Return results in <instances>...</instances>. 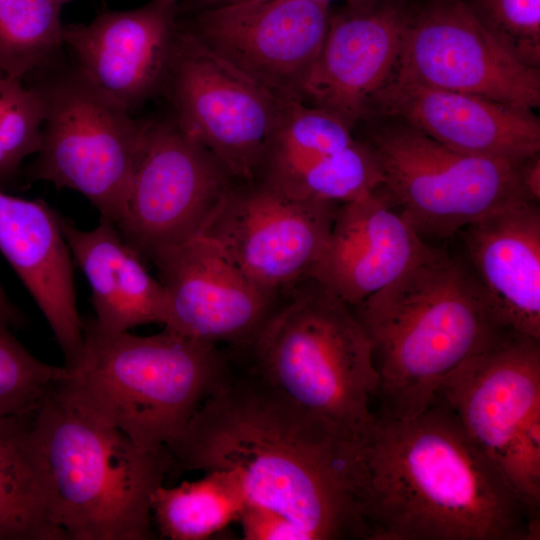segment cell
I'll use <instances>...</instances> for the list:
<instances>
[{
    "mask_svg": "<svg viewBox=\"0 0 540 540\" xmlns=\"http://www.w3.org/2000/svg\"><path fill=\"white\" fill-rule=\"evenodd\" d=\"M363 444L255 377L210 396L170 449L184 470H235L247 501L286 516L307 540L370 539Z\"/></svg>",
    "mask_w": 540,
    "mask_h": 540,
    "instance_id": "cell-1",
    "label": "cell"
},
{
    "mask_svg": "<svg viewBox=\"0 0 540 540\" xmlns=\"http://www.w3.org/2000/svg\"><path fill=\"white\" fill-rule=\"evenodd\" d=\"M370 540H538L540 520L437 399L363 444Z\"/></svg>",
    "mask_w": 540,
    "mask_h": 540,
    "instance_id": "cell-2",
    "label": "cell"
},
{
    "mask_svg": "<svg viewBox=\"0 0 540 540\" xmlns=\"http://www.w3.org/2000/svg\"><path fill=\"white\" fill-rule=\"evenodd\" d=\"M351 308L372 342L375 416L382 420L425 410L464 361L509 333L492 318L471 269L430 246L400 277Z\"/></svg>",
    "mask_w": 540,
    "mask_h": 540,
    "instance_id": "cell-3",
    "label": "cell"
},
{
    "mask_svg": "<svg viewBox=\"0 0 540 540\" xmlns=\"http://www.w3.org/2000/svg\"><path fill=\"white\" fill-rule=\"evenodd\" d=\"M57 384L30 418L54 523L66 540L152 539L151 498L173 469L172 453L140 447Z\"/></svg>",
    "mask_w": 540,
    "mask_h": 540,
    "instance_id": "cell-4",
    "label": "cell"
},
{
    "mask_svg": "<svg viewBox=\"0 0 540 540\" xmlns=\"http://www.w3.org/2000/svg\"><path fill=\"white\" fill-rule=\"evenodd\" d=\"M59 390L144 449L169 450L229 380L216 345L168 329L151 336L84 322L83 344Z\"/></svg>",
    "mask_w": 540,
    "mask_h": 540,
    "instance_id": "cell-5",
    "label": "cell"
},
{
    "mask_svg": "<svg viewBox=\"0 0 540 540\" xmlns=\"http://www.w3.org/2000/svg\"><path fill=\"white\" fill-rule=\"evenodd\" d=\"M286 293L250 344L254 377L363 444L376 420L378 387L368 333L348 304L311 278Z\"/></svg>",
    "mask_w": 540,
    "mask_h": 540,
    "instance_id": "cell-6",
    "label": "cell"
},
{
    "mask_svg": "<svg viewBox=\"0 0 540 540\" xmlns=\"http://www.w3.org/2000/svg\"><path fill=\"white\" fill-rule=\"evenodd\" d=\"M438 396L540 520V339L503 334L464 361Z\"/></svg>",
    "mask_w": 540,
    "mask_h": 540,
    "instance_id": "cell-7",
    "label": "cell"
},
{
    "mask_svg": "<svg viewBox=\"0 0 540 540\" xmlns=\"http://www.w3.org/2000/svg\"><path fill=\"white\" fill-rule=\"evenodd\" d=\"M365 143L379 164L381 189L420 235L446 238L529 200L521 182L524 161L461 153L403 122L374 131Z\"/></svg>",
    "mask_w": 540,
    "mask_h": 540,
    "instance_id": "cell-8",
    "label": "cell"
},
{
    "mask_svg": "<svg viewBox=\"0 0 540 540\" xmlns=\"http://www.w3.org/2000/svg\"><path fill=\"white\" fill-rule=\"evenodd\" d=\"M46 101L32 180L81 193L100 217L122 216L144 127L75 68L38 84Z\"/></svg>",
    "mask_w": 540,
    "mask_h": 540,
    "instance_id": "cell-9",
    "label": "cell"
},
{
    "mask_svg": "<svg viewBox=\"0 0 540 540\" xmlns=\"http://www.w3.org/2000/svg\"><path fill=\"white\" fill-rule=\"evenodd\" d=\"M238 180L173 117L144 120L124 210L115 225L142 260H152L201 235Z\"/></svg>",
    "mask_w": 540,
    "mask_h": 540,
    "instance_id": "cell-10",
    "label": "cell"
},
{
    "mask_svg": "<svg viewBox=\"0 0 540 540\" xmlns=\"http://www.w3.org/2000/svg\"><path fill=\"white\" fill-rule=\"evenodd\" d=\"M332 5L307 0H237L178 6L180 25L280 100H301L324 43Z\"/></svg>",
    "mask_w": 540,
    "mask_h": 540,
    "instance_id": "cell-11",
    "label": "cell"
},
{
    "mask_svg": "<svg viewBox=\"0 0 540 540\" xmlns=\"http://www.w3.org/2000/svg\"><path fill=\"white\" fill-rule=\"evenodd\" d=\"M394 75L519 109L540 104V70L518 60L462 0L408 4Z\"/></svg>",
    "mask_w": 540,
    "mask_h": 540,
    "instance_id": "cell-12",
    "label": "cell"
},
{
    "mask_svg": "<svg viewBox=\"0 0 540 540\" xmlns=\"http://www.w3.org/2000/svg\"><path fill=\"white\" fill-rule=\"evenodd\" d=\"M179 27L163 92L172 102L173 118L233 176L251 179L283 100Z\"/></svg>",
    "mask_w": 540,
    "mask_h": 540,
    "instance_id": "cell-13",
    "label": "cell"
},
{
    "mask_svg": "<svg viewBox=\"0 0 540 540\" xmlns=\"http://www.w3.org/2000/svg\"><path fill=\"white\" fill-rule=\"evenodd\" d=\"M338 207L293 199L240 179L201 235L252 281L282 294L306 278L319 259Z\"/></svg>",
    "mask_w": 540,
    "mask_h": 540,
    "instance_id": "cell-14",
    "label": "cell"
},
{
    "mask_svg": "<svg viewBox=\"0 0 540 540\" xmlns=\"http://www.w3.org/2000/svg\"><path fill=\"white\" fill-rule=\"evenodd\" d=\"M151 261L167 297L163 325L184 337L250 346L279 305L280 293L252 281L204 235Z\"/></svg>",
    "mask_w": 540,
    "mask_h": 540,
    "instance_id": "cell-15",
    "label": "cell"
},
{
    "mask_svg": "<svg viewBox=\"0 0 540 540\" xmlns=\"http://www.w3.org/2000/svg\"><path fill=\"white\" fill-rule=\"evenodd\" d=\"M408 0H376L332 8L328 31L302 88V102L336 115L350 128L394 73Z\"/></svg>",
    "mask_w": 540,
    "mask_h": 540,
    "instance_id": "cell-16",
    "label": "cell"
},
{
    "mask_svg": "<svg viewBox=\"0 0 540 540\" xmlns=\"http://www.w3.org/2000/svg\"><path fill=\"white\" fill-rule=\"evenodd\" d=\"M177 10L157 0L105 10L89 24L63 26L62 40L80 73L132 114L164 92L180 38Z\"/></svg>",
    "mask_w": 540,
    "mask_h": 540,
    "instance_id": "cell-17",
    "label": "cell"
},
{
    "mask_svg": "<svg viewBox=\"0 0 540 540\" xmlns=\"http://www.w3.org/2000/svg\"><path fill=\"white\" fill-rule=\"evenodd\" d=\"M375 109L461 153L518 163L539 154L540 122L533 111L481 96L392 74L374 96L369 115Z\"/></svg>",
    "mask_w": 540,
    "mask_h": 540,
    "instance_id": "cell-18",
    "label": "cell"
},
{
    "mask_svg": "<svg viewBox=\"0 0 540 540\" xmlns=\"http://www.w3.org/2000/svg\"><path fill=\"white\" fill-rule=\"evenodd\" d=\"M428 248L380 187L338 207L307 277L354 307L400 277Z\"/></svg>",
    "mask_w": 540,
    "mask_h": 540,
    "instance_id": "cell-19",
    "label": "cell"
},
{
    "mask_svg": "<svg viewBox=\"0 0 540 540\" xmlns=\"http://www.w3.org/2000/svg\"><path fill=\"white\" fill-rule=\"evenodd\" d=\"M469 267L495 323L540 339V210L523 200L462 231Z\"/></svg>",
    "mask_w": 540,
    "mask_h": 540,
    "instance_id": "cell-20",
    "label": "cell"
},
{
    "mask_svg": "<svg viewBox=\"0 0 540 540\" xmlns=\"http://www.w3.org/2000/svg\"><path fill=\"white\" fill-rule=\"evenodd\" d=\"M0 251L46 318L72 365L82 348L83 326L76 301L73 259L59 213L43 200L0 190Z\"/></svg>",
    "mask_w": 540,
    "mask_h": 540,
    "instance_id": "cell-21",
    "label": "cell"
},
{
    "mask_svg": "<svg viewBox=\"0 0 540 540\" xmlns=\"http://www.w3.org/2000/svg\"><path fill=\"white\" fill-rule=\"evenodd\" d=\"M59 222L73 262L89 282L101 328L123 332L147 323L164 324L167 297L162 284L112 221L100 217L91 230L79 229L60 214Z\"/></svg>",
    "mask_w": 540,
    "mask_h": 540,
    "instance_id": "cell-22",
    "label": "cell"
},
{
    "mask_svg": "<svg viewBox=\"0 0 540 540\" xmlns=\"http://www.w3.org/2000/svg\"><path fill=\"white\" fill-rule=\"evenodd\" d=\"M31 416L0 418V540H66L52 518Z\"/></svg>",
    "mask_w": 540,
    "mask_h": 540,
    "instance_id": "cell-23",
    "label": "cell"
},
{
    "mask_svg": "<svg viewBox=\"0 0 540 540\" xmlns=\"http://www.w3.org/2000/svg\"><path fill=\"white\" fill-rule=\"evenodd\" d=\"M246 503L235 470H211L196 481L160 485L151 498V513L162 538L206 540L238 522Z\"/></svg>",
    "mask_w": 540,
    "mask_h": 540,
    "instance_id": "cell-24",
    "label": "cell"
},
{
    "mask_svg": "<svg viewBox=\"0 0 540 540\" xmlns=\"http://www.w3.org/2000/svg\"><path fill=\"white\" fill-rule=\"evenodd\" d=\"M262 184L293 199L340 206L380 188L382 174L369 146L357 139L342 150L294 164Z\"/></svg>",
    "mask_w": 540,
    "mask_h": 540,
    "instance_id": "cell-25",
    "label": "cell"
},
{
    "mask_svg": "<svg viewBox=\"0 0 540 540\" xmlns=\"http://www.w3.org/2000/svg\"><path fill=\"white\" fill-rule=\"evenodd\" d=\"M61 8L54 0H0V75L22 81L52 65L64 45Z\"/></svg>",
    "mask_w": 540,
    "mask_h": 540,
    "instance_id": "cell-26",
    "label": "cell"
},
{
    "mask_svg": "<svg viewBox=\"0 0 540 540\" xmlns=\"http://www.w3.org/2000/svg\"><path fill=\"white\" fill-rule=\"evenodd\" d=\"M46 101L38 85L0 75V184L12 179L22 161L38 153Z\"/></svg>",
    "mask_w": 540,
    "mask_h": 540,
    "instance_id": "cell-27",
    "label": "cell"
},
{
    "mask_svg": "<svg viewBox=\"0 0 540 540\" xmlns=\"http://www.w3.org/2000/svg\"><path fill=\"white\" fill-rule=\"evenodd\" d=\"M8 328L0 321V418L30 416L67 375V368L37 359Z\"/></svg>",
    "mask_w": 540,
    "mask_h": 540,
    "instance_id": "cell-28",
    "label": "cell"
},
{
    "mask_svg": "<svg viewBox=\"0 0 540 540\" xmlns=\"http://www.w3.org/2000/svg\"><path fill=\"white\" fill-rule=\"evenodd\" d=\"M477 20L524 64H540V0H462Z\"/></svg>",
    "mask_w": 540,
    "mask_h": 540,
    "instance_id": "cell-29",
    "label": "cell"
},
{
    "mask_svg": "<svg viewBox=\"0 0 540 540\" xmlns=\"http://www.w3.org/2000/svg\"><path fill=\"white\" fill-rule=\"evenodd\" d=\"M238 522L246 540H307L305 533L283 514L248 501Z\"/></svg>",
    "mask_w": 540,
    "mask_h": 540,
    "instance_id": "cell-30",
    "label": "cell"
},
{
    "mask_svg": "<svg viewBox=\"0 0 540 540\" xmlns=\"http://www.w3.org/2000/svg\"><path fill=\"white\" fill-rule=\"evenodd\" d=\"M521 182L529 200H540V158L539 154L525 160L521 166Z\"/></svg>",
    "mask_w": 540,
    "mask_h": 540,
    "instance_id": "cell-31",
    "label": "cell"
},
{
    "mask_svg": "<svg viewBox=\"0 0 540 540\" xmlns=\"http://www.w3.org/2000/svg\"><path fill=\"white\" fill-rule=\"evenodd\" d=\"M0 321L9 327L19 325L23 321L22 315L16 306L9 300L0 285Z\"/></svg>",
    "mask_w": 540,
    "mask_h": 540,
    "instance_id": "cell-32",
    "label": "cell"
},
{
    "mask_svg": "<svg viewBox=\"0 0 540 540\" xmlns=\"http://www.w3.org/2000/svg\"><path fill=\"white\" fill-rule=\"evenodd\" d=\"M231 1H237V0H204L200 3L196 4H215V3H223V2H231ZM307 1H314V2H321L332 5L335 1H342L343 4L346 5H362L374 2L376 0H307Z\"/></svg>",
    "mask_w": 540,
    "mask_h": 540,
    "instance_id": "cell-33",
    "label": "cell"
},
{
    "mask_svg": "<svg viewBox=\"0 0 540 540\" xmlns=\"http://www.w3.org/2000/svg\"><path fill=\"white\" fill-rule=\"evenodd\" d=\"M158 2L168 6H185L200 3L204 0H157Z\"/></svg>",
    "mask_w": 540,
    "mask_h": 540,
    "instance_id": "cell-34",
    "label": "cell"
},
{
    "mask_svg": "<svg viewBox=\"0 0 540 540\" xmlns=\"http://www.w3.org/2000/svg\"><path fill=\"white\" fill-rule=\"evenodd\" d=\"M56 3H58L60 6H63L65 3H67L69 0H54Z\"/></svg>",
    "mask_w": 540,
    "mask_h": 540,
    "instance_id": "cell-35",
    "label": "cell"
}]
</instances>
